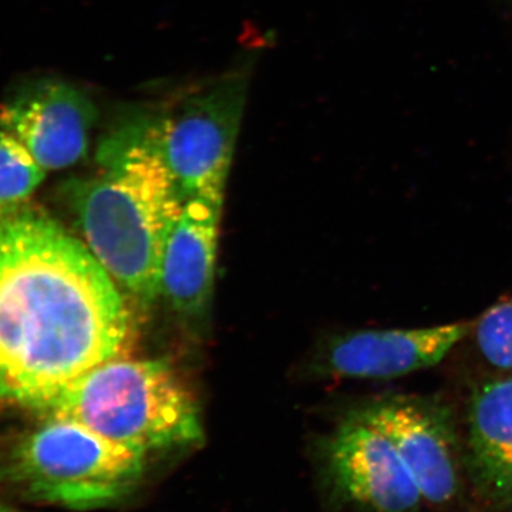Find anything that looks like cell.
Masks as SVG:
<instances>
[{
	"label": "cell",
	"instance_id": "cell-4",
	"mask_svg": "<svg viewBox=\"0 0 512 512\" xmlns=\"http://www.w3.org/2000/svg\"><path fill=\"white\" fill-rule=\"evenodd\" d=\"M146 456L76 421L49 419L20 443L0 476L33 500L90 510L131 493Z\"/></svg>",
	"mask_w": 512,
	"mask_h": 512
},
{
	"label": "cell",
	"instance_id": "cell-13",
	"mask_svg": "<svg viewBox=\"0 0 512 512\" xmlns=\"http://www.w3.org/2000/svg\"><path fill=\"white\" fill-rule=\"evenodd\" d=\"M474 330L484 359L497 369L512 370V295L491 306Z\"/></svg>",
	"mask_w": 512,
	"mask_h": 512
},
{
	"label": "cell",
	"instance_id": "cell-10",
	"mask_svg": "<svg viewBox=\"0 0 512 512\" xmlns=\"http://www.w3.org/2000/svg\"><path fill=\"white\" fill-rule=\"evenodd\" d=\"M222 204L192 198L168 238L161 265L160 293L175 311L198 316L207 309L214 286Z\"/></svg>",
	"mask_w": 512,
	"mask_h": 512
},
{
	"label": "cell",
	"instance_id": "cell-2",
	"mask_svg": "<svg viewBox=\"0 0 512 512\" xmlns=\"http://www.w3.org/2000/svg\"><path fill=\"white\" fill-rule=\"evenodd\" d=\"M97 158L99 175L69 184L87 247L117 284L153 302L184 197L136 119L103 140Z\"/></svg>",
	"mask_w": 512,
	"mask_h": 512
},
{
	"label": "cell",
	"instance_id": "cell-7",
	"mask_svg": "<svg viewBox=\"0 0 512 512\" xmlns=\"http://www.w3.org/2000/svg\"><path fill=\"white\" fill-rule=\"evenodd\" d=\"M330 478L340 495L363 512H423L419 485L392 441L356 410L340 423L328 444Z\"/></svg>",
	"mask_w": 512,
	"mask_h": 512
},
{
	"label": "cell",
	"instance_id": "cell-8",
	"mask_svg": "<svg viewBox=\"0 0 512 512\" xmlns=\"http://www.w3.org/2000/svg\"><path fill=\"white\" fill-rule=\"evenodd\" d=\"M96 120L92 99L63 80L23 84L0 104V130L18 138L45 171L79 163Z\"/></svg>",
	"mask_w": 512,
	"mask_h": 512
},
{
	"label": "cell",
	"instance_id": "cell-15",
	"mask_svg": "<svg viewBox=\"0 0 512 512\" xmlns=\"http://www.w3.org/2000/svg\"><path fill=\"white\" fill-rule=\"evenodd\" d=\"M510 512H512V507L510 508Z\"/></svg>",
	"mask_w": 512,
	"mask_h": 512
},
{
	"label": "cell",
	"instance_id": "cell-3",
	"mask_svg": "<svg viewBox=\"0 0 512 512\" xmlns=\"http://www.w3.org/2000/svg\"><path fill=\"white\" fill-rule=\"evenodd\" d=\"M43 413L146 454L204 437L197 400L161 360H107L64 387Z\"/></svg>",
	"mask_w": 512,
	"mask_h": 512
},
{
	"label": "cell",
	"instance_id": "cell-11",
	"mask_svg": "<svg viewBox=\"0 0 512 512\" xmlns=\"http://www.w3.org/2000/svg\"><path fill=\"white\" fill-rule=\"evenodd\" d=\"M464 461L481 500L512 507V377L488 380L471 397Z\"/></svg>",
	"mask_w": 512,
	"mask_h": 512
},
{
	"label": "cell",
	"instance_id": "cell-6",
	"mask_svg": "<svg viewBox=\"0 0 512 512\" xmlns=\"http://www.w3.org/2000/svg\"><path fill=\"white\" fill-rule=\"evenodd\" d=\"M363 409L392 441L427 508L454 504L467 478L466 461L446 407L421 397L390 396Z\"/></svg>",
	"mask_w": 512,
	"mask_h": 512
},
{
	"label": "cell",
	"instance_id": "cell-1",
	"mask_svg": "<svg viewBox=\"0 0 512 512\" xmlns=\"http://www.w3.org/2000/svg\"><path fill=\"white\" fill-rule=\"evenodd\" d=\"M130 313L89 247L35 211H0V402L43 410L119 356Z\"/></svg>",
	"mask_w": 512,
	"mask_h": 512
},
{
	"label": "cell",
	"instance_id": "cell-9",
	"mask_svg": "<svg viewBox=\"0 0 512 512\" xmlns=\"http://www.w3.org/2000/svg\"><path fill=\"white\" fill-rule=\"evenodd\" d=\"M473 323L414 329H370L340 336L326 350L330 375L350 379H396L440 363L473 330Z\"/></svg>",
	"mask_w": 512,
	"mask_h": 512
},
{
	"label": "cell",
	"instance_id": "cell-14",
	"mask_svg": "<svg viewBox=\"0 0 512 512\" xmlns=\"http://www.w3.org/2000/svg\"><path fill=\"white\" fill-rule=\"evenodd\" d=\"M0 512H16V511L10 510V508L5 507V505L0 504Z\"/></svg>",
	"mask_w": 512,
	"mask_h": 512
},
{
	"label": "cell",
	"instance_id": "cell-5",
	"mask_svg": "<svg viewBox=\"0 0 512 512\" xmlns=\"http://www.w3.org/2000/svg\"><path fill=\"white\" fill-rule=\"evenodd\" d=\"M247 79L229 77L165 117H136L184 200L222 204L247 100Z\"/></svg>",
	"mask_w": 512,
	"mask_h": 512
},
{
	"label": "cell",
	"instance_id": "cell-12",
	"mask_svg": "<svg viewBox=\"0 0 512 512\" xmlns=\"http://www.w3.org/2000/svg\"><path fill=\"white\" fill-rule=\"evenodd\" d=\"M45 175L28 148L8 131L0 130V211L19 208Z\"/></svg>",
	"mask_w": 512,
	"mask_h": 512
}]
</instances>
